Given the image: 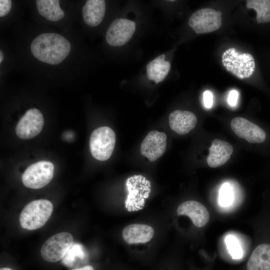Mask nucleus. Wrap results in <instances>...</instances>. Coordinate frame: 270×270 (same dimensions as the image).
I'll use <instances>...</instances> for the list:
<instances>
[{
    "mask_svg": "<svg viewBox=\"0 0 270 270\" xmlns=\"http://www.w3.org/2000/svg\"><path fill=\"white\" fill-rule=\"evenodd\" d=\"M74 243L72 234L64 232L48 238L40 250L42 258L46 261L56 262L62 260Z\"/></svg>",
    "mask_w": 270,
    "mask_h": 270,
    "instance_id": "6",
    "label": "nucleus"
},
{
    "mask_svg": "<svg viewBox=\"0 0 270 270\" xmlns=\"http://www.w3.org/2000/svg\"><path fill=\"white\" fill-rule=\"evenodd\" d=\"M44 119L42 112L32 108L28 110L16 128L17 136L22 139H30L38 134L43 128Z\"/></svg>",
    "mask_w": 270,
    "mask_h": 270,
    "instance_id": "8",
    "label": "nucleus"
},
{
    "mask_svg": "<svg viewBox=\"0 0 270 270\" xmlns=\"http://www.w3.org/2000/svg\"><path fill=\"white\" fill-rule=\"evenodd\" d=\"M135 30L136 23L126 18H116L106 30V41L111 46H123L131 38Z\"/></svg>",
    "mask_w": 270,
    "mask_h": 270,
    "instance_id": "9",
    "label": "nucleus"
},
{
    "mask_svg": "<svg viewBox=\"0 0 270 270\" xmlns=\"http://www.w3.org/2000/svg\"><path fill=\"white\" fill-rule=\"evenodd\" d=\"M146 68L148 78L158 84L168 75L170 68V64L165 60V55L162 54L150 61Z\"/></svg>",
    "mask_w": 270,
    "mask_h": 270,
    "instance_id": "18",
    "label": "nucleus"
},
{
    "mask_svg": "<svg viewBox=\"0 0 270 270\" xmlns=\"http://www.w3.org/2000/svg\"><path fill=\"white\" fill-rule=\"evenodd\" d=\"M225 242L228 252L232 258L240 259L243 254L241 245L238 238L233 235H228L225 238Z\"/></svg>",
    "mask_w": 270,
    "mask_h": 270,
    "instance_id": "22",
    "label": "nucleus"
},
{
    "mask_svg": "<svg viewBox=\"0 0 270 270\" xmlns=\"http://www.w3.org/2000/svg\"><path fill=\"white\" fill-rule=\"evenodd\" d=\"M71 270H94V269L92 266L86 265L81 268H76Z\"/></svg>",
    "mask_w": 270,
    "mask_h": 270,
    "instance_id": "27",
    "label": "nucleus"
},
{
    "mask_svg": "<svg viewBox=\"0 0 270 270\" xmlns=\"http://www.w3.org/2000/svg\"><path fill=\"white\" fill-rule=\"evenodd\" d=\"M4 58V55L2 50H0V63H2Z\"/></svg>",
    "mask_w": 270,
    "mask_h": 270,
    "instance_id": "28",
    "label": "nucleus"
},
{
    "mask_svg": "<svg viewBox=\"0 0 270 270\" xmlns=\"http://www.w3.org/2000/svg\"><path fill=\"white\" fill-rule=\"evenodd\" d=\"M247 270H270V242H262L254 248L248 260Z\"/></svg>",
    "mask_w": 270,
    "mask_h": 270,
    "instance_id": "16",
    "label": "nucleus"
},
{
    "mask_svg": "<svg viewBox=\"0 0 270 270\" xmlns=\"http://www.w3.org/2000/svg\"><path fill=\"white\" fill-rule=\"evenodd\" d=\"M154 234V230L151 226L140 224H129L122 232V238L128 244L148 242Z\"/></svg>",
    "mask_w": 270,
    "mask_h": 270,
    "instance_id": "15",
    "label": "nucleus"
},
{
    "mask_svg": "<svg viewBox=\"0 0 270 270\" xmlns=\"http://www.w3.org/2000/svg\"><path fill=\"white\" fill-rule=\"evenodd\" d=\"M246 6L255 10L258 24L270 22V0H248Z\"/></svg>",
    "mask_w": 270,
    "mask_h": 270,
    "instance_id": "21",
    "label": "nucleus"
},
{
    "mask_svg": "<svg viewBox=\"0 0 270 270\" xmlns=\"http://www.w3.org/2000/svg\"><path fill=\"white\" fill-rule=\"evenodd\" d=\"M170 128L178 134L188 133L196 126L197 118L195 114L188 110H176L169 116Z\"/></svg>",
    "mask_w": 270,
    "mask_h": 270,
    "instance_id": "13",
    "label": "nucleus"
},
{
    "mask_svg": "<svg viewBox=\"0 0 270 270\" xmlns=\"http://www.w3.org/2000/svg\"><path fill=\"white\" fill-rule=\"evenodd\" d=\"M166 147V135L156 130L150 132L142 142L140 152L150 162L160 158L165 152Z\"/></svg>",
    "mask_w": 270,
    "mask_h": 270,
    "instance_id": "11",
    "label": "nucleus"
},
{
    "mask_svg": "<svg viewBox=\"0 0 270 270\" xmlns=\"http://www.w3.org/2000/svg\"><path fill=\"white\" fill-rule=\"evenodd\" d=\"M0 270H12L9 268H1Z\"/></svg>",
    "mask_w": 270,
    "mask_h": 270,
    "instance_id": "29",
    "label": "nucleus"
},
{
    "mask_svg": "<svg viewBox=\"0 0 270 270\" xmlns=\"http://www.w3.org/2000/svg\"><path fill=\"white\" fill-rule=\"evenodd\" d=\"M52 202L45 199L36 200L27 204L21 212L19 220L22 228L35 230L43 226L52 210Z\"/></svg>",
    "mask_w": 270,
    "mask_h": 270,
    "instance_id": "2",
    "label": "nucleus"
},
{
    "mask_svg": "<svg viewBox=\"0 0 270 270\" xmlns=\"http://www.w3.org/2000/svg\"><path fill=\"white\" fill-rule=\"evenodd\" d=\"M54 166L50 162L42 160L29 166L22 176L23 184L27 188L38 189L48 184L52 180Z\"/></svg>",
    "mask_w": 270,
    "mask_h": 270,
    "instance_id": "5",
    "label": "nucleus"
},
{
    "mask_svg": "<svg viewBox=\"0 0 270 270\" xmlns=\"http://www.w3.org/2000/svg\"><path fill=\"white\" fill-rule=\"evenodd\" d=\"M233 152V148L228 142L219 139H214L209 148L206 158L208 166L212 168L224 164L230 159Z\"/></svg>",
    "mask_w": 270,
    "mask_h": 270,
    "instance_id": "14",
    "label": "nucleus"
},
{
    "mask_svg": "<svg viewBox=\"0 0 270 270\" xmlns=\"http://www.w3.org/2000/svg\"><path fill=\"white\" fill-rule=\"evenodd\" d=\"M12 2L10 0H0V16H4L10 10Z\"/></svg>",
    "mask_w": 270,
    "mask_h": 270,
    "instance_id": "24",
    "label": "nucleus"
},
{
    "mask_svg": "<svg viewBox=\"0 0 270 270\" xmlns=\"http://www.w3.org/2000/svg\"><path fill=\"white\" fill-rule=\"evenodd\" d=\"M188 24L198 34L212 32L222 26V13L211 8L200 9L192 14Z\"/></svg>",
    "mask_w": 270,
    "mask_h": 270,
    "instance_id": "7",
    "label": "nucleus"
},
{
    "mask_svg": "<svg viewBox=\"0 0 270 270\" xmlns=\"http://www.w3.org/2000/svg\"><path fill=\"white\" fill-rule=\"evenodd\" d=\"M203 100L206 108H209L212 106L213 103L212 94L210 92L206 90L204 92Z\"/></svg>",
    "mask_w": 270,
    "mask_h": 270,
    "instance_id": "25",
    "label": "nucleus"
},
{
    "mask_svg": "<svg viewBox=\"0 0 270 270\" xmlns=\"http://www.w3.org/2000/svg\"><path fill=\"white\" fill-rule=\"evenodd\" d=\"M222 58L226 69L239 78H249L254 71V60L250 54H240L235 48H231L224 52Z\"/></svg>",
    "mask_w": 270,
    "mask_h": 270,
    "instance_id": "3",
    "label": "nucleus"
},
{
    "mask_svg": "<svg viewBox=\"0 0 270 270\" xmlns=\"http://www.w3.org/2000/svg\"><path fill=\"white\" fill-rule=\"evenodd\" d=\"M233 200V192L229 183L226 182L221 186L219 192V204L224 207L230 205Z\"/></svg>",
    "mask_w": 270,
    "mask_h": 270,
    "instance_id": "23",
    "label": "nucleus"
},
{
    "mask_svg": "<svg viewBox=\"0 0 270 270\" xmlns=\"http://www.w3.org/2000/svg\"><path fill=\"white\" fill-rule=\"evenodd\" d=\"M36 7L38 13L46 20L57 22L64 16V13L61 9L58 0H37Z\"/></svg>",
    "mask_w": 270,
    "mask_h": 270,
    "instance_id": "19",
    "label": "nucleus"
},
{
    "mask_svg": "<svg viewBox=\"0 0 270 270\" xmlns=\"http://www.w3.org/2000/svg\"><path fill=\"white\" fill-rule=\"evenodd\" d=\"M178 215H185L190 218L198 228L204 226L210 220L207 208L201 203L195 200H187L181 204L177 208Z\"/></svg>",
    "mask_w": 270,
    "mask_h": 270,
    "instance_id": "12",
    "label": "nucleus"
},
{
    "mask_svg": "<svg viewBox=\"0 0 270 270\" xmlns=\"http://www.w3.org/2000/svg\"><path fill=\"white\" fill-rule=\"evenodd\" d=\"M230 126L238 136L249 142L262 143L266 138V134L264 130L245 118H234L230 122Z\"/></svg>",
    "mask_w": 270,
    "mask_h": 270,
    "instance_id": "10",
    "label": "nucleus"
},
{
    "mask_svg": "<svg viewBox=\"0 0 270 270\" xmlns=\"http://www.w3.org/2000/svg\"><path fill=\"white\" fill-rule=\"evenodd\" d=\"M32 55L40 62L57 64L68 56L70 51V42L56 33H44L36 37L30 44Z\"/></svg>",
    "mask_w": 270,
    "mask_h": 270,
    "instance_id": "1",
    "label": "nucleus"
},
{
    "mask_svg": "<svg viewBox=\"0 0 270 270\" xmlns=\"http://www.w3.org/2000/svg\"><path fill=\"white\" fill-rule=\"evenodd\" d=\"M105 12L104 0H88L82 8L83 20L90 26H97L102 22Z\"/></svg>",
    "mask_w": 270,
    "mask_h": 270,
    "instance_id": "17",
    "label": "nucleus"
},
{
    "mask_svg": "<svg viewBox=\"0 0 270 270\" xmlns=\"http://www.w3.org/2000/svg\"><path fill=\"white\" fill-rule=\"evenodd\" d=\"M87 258L88 253L84 246L75 242L62 259V262L64 266L72 268L78 266V264L85 261Z\"/></svg>",
    "mask_w": 270,
    "mask_h": 270,
    "instance_id": "20",
    "label": "nucleus"
},
{
    "mask_svg": "<svg viewBox=\"0 0 270 270\" xmlns=\"http://www.w3.org/2000/svg\"><path fill=\"white\" fill-rule=\"evenodd\" d=\"M238 96V93L236 90H231L228 94V102L231 106H235L236 104Z\"/></svg>",
    "mask_w": 270,
    "mask_h": 270,
    "instance_id": "26",
    "label": "nucleus"
},
{
    "mask_svg": "<svg viewBox=\"0 0 270 270\" xmlns=\"http://www.w3.org/2000/svg\"><path fill=\"white\" fill-rule=\"evenodd\" d=\"M116 143V134L108 126H101L92 132L90 148L93 157L100 161L108 160L112 156Z\"/></svg>",
    "mask_w": 270,
    "mask_h": 270,
    "instance_id": "4",
    "label": "nucleus"
}]
</instances>
